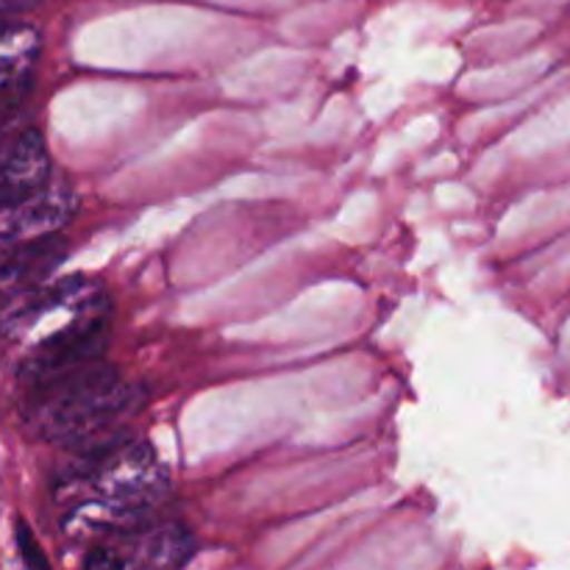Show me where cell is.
I'll list each match as a JSON object with an SVG mask.
<instances>
[{
    "instance_id": "cell-10",
    "label": "cell",
    "mask_w": 570,
    "mask_h": 570,
    "mask_svg": "<svg viewBox=\"0 0 570 570\" xmlns=\"http://www.w3.org/2000/svg\"><path fill=\"white\" fill-rule=\"evenodd\" d=\"M28 92H31V87L0 89V126H3V122H9L11 117L17 115V109H20Z\"/></svg>"
},
{
    "instance_id": "cell-8",
    "label": "cell",
    "mask_w": 570,
    "mask_h": 570,
    "mask_svg": "<svg viewBox=\"0 0 570 570\" xmlns=\"http://www.w3.org/2000/svg\"><path fill=\"white\" fill-rule=\"evenodd\" d=\"M42 39L39 31L20 22L0 26V89L31 87Z\"/></svg>"
},
{
    "instance_id": "cell-1",
    "label": "cell",
    "mask_w": 570,
    "mask_h": 570,
    "mask_svg": "<svg viewBox=\"0 0 570 570\" xmlns=\"http://www.w3.org/2000/svg\"><path fill=\"white\" fill-rule=\"evenodd\" d=\"M111 304L89 278L42 282L6 301L0 337L20 345V379L26 387L104 356Z\"/></svg>"
},
{
    "instance_id": "cell-7",
    "label": "cell",
    "mask_w": 570,
    "mask_h": 570,
    "mask_svg": "<svg viewBox=\"0 0 570 570\" xmlns=\"http://www.w3.org/2000/svg\"><path fill=\"white\" fill-rule=\"evenodd\" d=\"M65 254L67 243L61 234L11 245V254L0 262V304L42 284L61 265Z\"/></svg>"
},
{
    "instance_id": "cell-11",
    "label": "cell",
    "mask_w": 570,
    "mask_h": 570,
    "mask_svg": "<svg viewBox=\"0 0 570 570\" xmlns=\"http://www.w3.org/2000/svg\"><path fill=\"white\" fill-rule=\"evenodd\" d=\"M39 3H42V0H0V26H3V22H11V17L37 9Z\"/></svg>"
},
{
    "instance_id": "cell-4",
    "label": "cell",
    "mask_w": 570,
    "mask_h": 570,
    "mask_svg": "<svg viewBox=\"0 0 570 570\" xmlns=\"http://www.w3.org/2000/svg\"><path fill=\"white\" fill-rule=\"evenodd\" d=\"M195 554V538L178 523L139 527L117 532L115 546H98L83 557V566L92 570L126 568H178Z\"/></svg>"
},
{
    "instance_id": "cell-3",
    "label": "cell",
    "mask_w": 570,
    "mask_h": 570,
    "mask_svg": "<svg viewBox=\"0 0 570 570\" xmlns=\"http://www.w3.org/2000/svg\"><path fill=\"white\" fill-rule=\"evenodd\" d=\"M142 390L100 360L70 367L28 387L26 421L33 434L72 451H89L120 438L142 406Z\"/></svg>"
},
{
    "instance_id": "cell-6",
    "label": "cell",
    "mask_w": 570,
    "mask_h": 570,
    "mask_svg": "<svg viewBox=\"0 0 570 570\" xmlns=\"http://www.w3.org/2000/svg\"><path fill=\"white\" fill-rule=\"evenodd\" d=\"M50 181V154L37 128H28L0 159V212L22 204Z\"/></svg>"
},
{
    "instance_id": "cell-9",
    "label": "cell",
    "mask_w": 570,
    "mask_h": 570,
    "mask_svg": "<svg viewBox=\"0 0 570 570\" xmlns=\"http://www.w3.org/2000/svg\"><path fill=\"white\" fill-rule=\"evenodd\" d=\"M17 546H20V554L22 560L28 562L31 568H48V557L42 554V549L37 546V540H33L31 529H28V523H17Z\"/></svg>"
},
{
    "instance_id": "cell-5",
    "label": "cell",
    "mask_w": 570,
    "mask_h": 570,
    "mask_svg": "<svg viewBox=\"0 0 570 570\" xmlns=\"http://www.w3.org/2000/svg\"><path fill=\"white\" fill-rule=\"evenodd\" d=\"M78 198L67 184L48 181L37 195H31L22 204L6 209L3 228H0V243L20 245L28 239L61 234V228L76 217Z\"/></svg>"
},
{
    "instance_id": "cell-2",
    "label": "cell",
    "mask_w": 570,
    "mask_h": 570,
    "mask_svg": "<svg viewBox=\"0 0 570 570\" xmlns=\"http://www.w3.org/2000/svg\"><path fill=\"white\" fill-rule=\"evenodd\" d=\"M67 521L89 532H126L139 527L170 490L165 465L145 443L117 438L78 460L56 482Z\"/></svg>"
}]
</instances>
